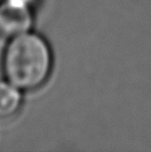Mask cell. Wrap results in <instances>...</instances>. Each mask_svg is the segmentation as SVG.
Here are the masks:
<instances>
[{"label": "cell", "mask_w": 151, "mask_h": 152, "mask_svg": "<svg viewBox=\"0 0 151 152\" xmlns=\"http://www.w3.org/2000/svg\"><path fill=\"white\" fill-rule=\"evenodd\" d=\"M7 81L21 91H34L47 82L54 68V53L41 34L30 30L9 39L1 59Z\"/></svg>", "instance_id": "1"}, {"label": "cell", "mask_w": 151, "mask_h": 152, "mask_svg": "<svg viewBox=\"0 0 151 152\" xmlns=\"http://www.w3.org/2000/svg\"><path fill=\"white\" fill-rule=\"evenodd\" d=\"M32 0H2L0 2V36L11 39L31 30Z\"/></svg>", "instance_id": "2"}, {"label": "cell", "mask_w": 151, "mask_h": 152, "mask_svg": "<svg viewBox=\"0 0 151 152\" xmlns=\"http://www.w3.org/2000/svg\"><path fill=\"white\" fill-rule=\"evenodd\" d=\"M22 106V91L4 79L0 81V119H9L19 112Z\"/></svg>", "instance_id": "3"}]
</instances>
